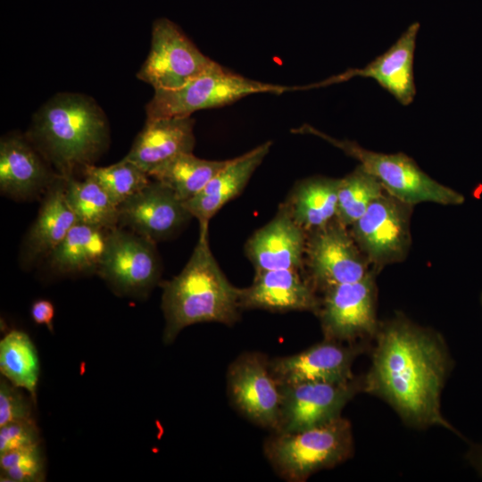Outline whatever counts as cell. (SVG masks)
Wrapping results in <instances>:
<instances>
[{"label": "cell", "instance_id": "cell-13", "mask_svg": "<svg viewBox=\"0 0 482 482\" xmlns=\"http://www.w3.org/2000/svg\"><path fill=\"white\" fill-rule=\"evenodd\" d=\"M227 386L230 402L242 415L258 426L276 430L281 386L266 355L248 352L238 356L228 369Z\"/></svg>", "mask_w": 482, "mask_h": 482}, {"label": "cell", "instance_id": "cell-19", "mask_svg": "<svg viewBox=\"0 0 482 482\" xmlns=\"http://www.w3.org/2000/svg\"><path fill=\"white\" fill-rule=\"evenodd\" d=\"M306 233L280 204L276 215L247 239L245 251L255 271L303 270Z\"/></svg>", "mask_w": 482, "mask_h": 482}, {"label": "cell", "instance_id": "cell-23", "mask_svg": "<svg viewBox=\"0 0 482 482\" xmlns=\"http://www.w3.org/2000/svg\"><path fill=\"white\" fill-rule=\"evenodd\" d=\"M111 230L78 221L46 258L50 269L66 276L96 274Z\"/></svg>", "mask_w": 482, "mask_h": 482}, {"label": "cell", "instance_id": "cell-20", "mask_svg": "<svg viewBox=\"0 0 482 482\" xmlns=\"http://www.w3.org/2000/svg\"><path fill=\"white\" fill-rule=\"evenodd\" d=\"M77 222L65 197V178L59 176L43 195L37 216L22 242V267L31 268L46 260Z\"/></svg>", "mask_w": 482, "mask_h": 482}, {"label": "cell", "instance_id": "cell-30", "mask_svg": "<svg viewBox=\"0 0 482 482\" xmlns=\"http://www.w3.org/2000/svg\"><path fill=\"white\" fill-rule=\"evenodd\" d=\"M46 461L39 445L0 454V480L4 482H42Z\"/></svg>", "mask_w": 482, "mask_h": 482}, {"label": "cell", "instance_id": "cell-1", "mask_svg": "<svg viewBox=\"0 0 482 482\" xmlns=\"http://www.w3.org/2000/svg\"><path fill=\"white\" fill-rule=\"evenodd\" d=\"M363 392L386 401L409 426H439L460 435L441 411L453 361L442 336L401 313L379 322Z\"/></svg>", "mask_w": 482, "mask_h": 482}, {"label": "cell", "instance_id": "cell-6", "mask_svg": "<svg viewBox=\"0 0 482 482\" xmlns=\"http://www.w3.org/2000/svg\"><path fill=\"white\" fill-rule=\"evenodd\" d=\"M292 87L268 84L233 73L216 62L174 90H154L145 105L146 120L191 116L195 112L230 104L257 93L282 94Z\"/></svg>", "mask_w": 482, "mask_h": 482}, {"label": "cell", "instance_id": "cell-29", "mask_svg": "<svg viewBox=\"0 0 482 482\" xmlns=\"http://www.w3.org/2000/svg\"><path fill=\"white\" fill-rule=\"evenodd\" d=\"M82 173L97 181L118 205L152 180L146 172L125 158L109 166L88 165Z\"/></svg>", "mask_w": 482, "mask_h": 482}, {"label": "cell", "instance_id": "cell-2", "mask_svg": "<svg viewBox=\"0 0 482 482\" xmlns=\"http://www.w3.org/2000/svg\"><path fill=\"white\" fill-rule=\"evenodd\" d=\"M62 177L94 164L107 148V118L90 96L59 93L34 114L26 135Z\"/></svg>", "mask_w": 482, "mask_h": 482}, {"label": "cell", "instance_id": "cell-14", "mask_svg": "<svg viewBox=\"0 0 482 482\" xmlns=\"http://www.w3.org/2000/svg\"><path fill=\"white\" fill-rule=\"evenodd\" d=\"M370 348L369 343L323 339L298 353L270 360V367L280 386L346 382L355 378L352 372L353 361Z\"/></svg>", "mask_w": 482, "mask_h": 482}, {"label": "cell", "instance_id": "cell-21", "mask_svg": "<svg viewBox=\"0 0 482 482\" xmlns=\"http://www.w3.org/2000/svg\"><path fill=\"white\" fill-rule=\"evenodd\" d=\"M194 125L191 116L146 120L124 158L149 175L172 158L193 153Z\"/></svg>", "mask_w": 482, "mask_h": 482}, {"label": "cell", "instance_id": "cell-31", "mask_svg": "<svg viewBox=\"0 0 482 482\" xmlns=\"http://www.w3.org/2000/svg\"><path fill=\"white\" fill-rule=\"evenodd\" d=\"M6 378L0 380V427L9 422L34 419L31 396Z\"/></svg>", "mask_w": 482, "mask_h": 482}, {"label": "cell", "instance_id": "cell-33", "mask_svg": "<svg viewBox=\"0 0 482 482\" xmlns=\"http://www.w3.org/2000/svg\"><path fill=\"white\" fill-rule=\"evenodd\" d=\"M30 314L35 323L45 325L51 332L54 331V306L50 301L36 300L31 305Z\"/></svg>", "mask_w": 482, "mask_h": 482}, {"label": "cell", "instance_id": "cell-25", "mask_svg": "<svg viewBox=\"0 0 482 482\" xmlns=\"http://www.w3.org/2000/svg\"><path fill=\"white\" fill-rule=\"evenodd\" d=\"M230 160L201 159L181 154L153 170L149 177L170 188L183 203L193 198Z\"/></svg>", "mask_w": 482, "mask_h": 482}, {"label": "cell", "instance_id": "cell-28", "mask_svg": "<svg viewBox=\"0 0 482 482\" xmlns=\"http://www.w3.org/2000/svg\"><path fill=\"white\" fill-rule=\"evenodd\" d=\"M384 191L379 181L358 165L340 179L336 219L350 228Z\"/></svg>", "mask_w": 482, "mask_h": 482}, {"label": "cell", "instance_id": "cell-34", "mask_svg": "<svg viewBox=\"0 0 482 482\" xmlns=\"http://www.w3.org/2000/svg\"><path fill=\"white\" fill-rule=\"evenodd\" d=\"M471 465L482 474V446H473L468 454Z\"/></svg>", "mask_w": 482, "mask_h": 482}, {"label": "cell", "instance_id": "cell-11", "mask_svg": "<svg viewBox=\"0 0 482 482\" xmlns=\"http://www.w3.org/2000/svg\"><path fill=\"white\" fill-rule=\"evenodd\" d=\"M214 62L177 24L159 18L153 24L150 51L137 77L154 90H174L201 75Z\"/></svg>", "mask_w": 482, "mask_h": 482}, {"label": "cell", "instance_id": "cell-24", "mask_svg": "<svg viewBox=\"0 0 482 482\" xmlns=\"http://www.w3.org/2000/svg\"><path fill=\"white\" fill-rule=\"evenodd\" d=\"M340 179L310 177L298 181L289 192L282 205L306 234L336 219Z\"/></svg>", "mask_w": 482, "mask_h": 482}, {"label": "cell", "instance_id": "cell-8", "mask_svg": "<svg viewBox=\"0 0 482 482\" xmlns=\"http://www.w3.org/2000/svg\"><path fill=\"white\" fill-rule=\"evenodd\" d=\"M413 206L385 190L349 228L372 269L378 271L407 257Z\"/></svg>", "mask_w": 482, "mask_h": 482}, {"label": "cell", "instance_id": "cell-26", "mask_svg": "<svg viewBox=\"0 0 482 482\" xmlns=\"http://www.w3.org/2000/svg\"><path fill=\"white\" fill-rule=\"evenodd\" d=\"M65 197L79 222L107 229L119 227V205L91 177L65 178Z\"/></svg>", "mask_w": 482, "mask_h": 482}, {"label": "cell", "instance_id": "cell-18", "mask_svg": "<svg viewBox=\"0 0 482 482\" xmlns=\"http://www.w3.org/2000/svg\"><path fill=\"white\" fill-rule=\"evenodd\" d=\"M419 29V22L411 23L386 52L365 67L350 69L310 87L339 83L354 77L370 78L401 104H411L416 95L413 63Z\"/></svg>", "mask_w": 482, "mask_h": 482}, {"label": "cell", "instance_id": "cell-35", "mask_svg": "<svg viewBox=\"0 0 482 482\" xmlns=\"http://www.w3.org/2000/svg\"><path fill=\"white\" fill-rule=\"evenodd\" d=\"M481 302H482V295H481Z\"/></svg>", "mask_w": 482, "mask_h": 482}, {"label": "cell", "instance_id": "cell-22", "mask_svg": "<svg viewBox=\"0 0 482 482\" xmlns=\"http://www.w3.org/2000/svg\"><path fill=\"white\" fill-rule=\"evenodd\" d=\"M268 141L234 159L220 170L193 198L184 202L199 227L209 226L210 220L229 201L244 190L255 170L268 154Z\"/></svg>", "mask_w": 482, "mask_h": 482}, {"label": "cell", "instance_id": "cell-16", "mask_svg": "<svg viewBox=\"0 0 482 482\" xmlns=\"http://www.w3.org/2000/svg\"><path fill=\"white\" fill-rule=\"evenodd\" d=\"M60 175L27 136L9 134L0 142V190L17 201L43 196Z\"/></svg>", "mask_w": 482, "mask_h": 482}, {"label": "cell", "instance_id": "cell-32", "mask_svg": "<svg viewBox=\"0 0 482 482\" xmlns=\"http://www.w3.org/2000/svg\"><path fill=\"white\" fill-rule=\"evenodd\" d=\"M40 444L35 419L9 422L0 427V454Z\"/></svg>", "mask_w": 482, "mask_h": 482}, {"label": "cell", "instance_id": "cell-4", "mask_svg": "<svg viewBox=\"0 0 482 482\" xmlns=\"http://www.w3.org/2000/svg\"><path fill=\"white\" fill-rule=\"evenodd\" d=\"M264 454L275 472L289 482H303L312 474L350 458L353 439L350 421L342 416L303 430L274 432L264 443Z\"/></svg>", "mask_w": 482, "mask_h": 482}, {"label": "cell", "instance_id": "cell-7", "mask_svg": "<svg viewBox=\"0 0 482 482\" xmlns=\"http://www.w3.org/2000/svg\"><path fill=\"white\" fill-rule=\"evenodd\" d=\"M377 270L360 280L325 290L317 316L324 339L344 343H373L377 319Z\"/></svg>", "mask_w": 482, "mask_h": 482}, {"label": "cell", "instance_id": "cell-3", "mask_svg": "<svg viewBox=\"0 0 482 482\" xmlns=\"http://www.w3.org/2000/svg\"><path fill=\"white\" fill-rule=\"evenodd\" d=\"M208 226L182 270L162 284L163 343L171 344L185 328L204 322L232 326L240 319V288L220 270L209 245Z\"/></svg>", "mask_w": 482, "mask_h": 482}, {"label": "cell", "instance_id": "cell-17", "mask_svg": "<svg viewBox=\"0 0 482 482\" xmlns=\"http://www.w3.org/2000/svg\"><path fill=\"white\" fill-rule=\"evenodd\" d=\"M240 307L273 312H311L317 314L320 297L303 270L255 271L252 284L240 288Z\"/></svg>", "mask_w": 482, "mask_h": 482}, {"label": "cell", "instance_id": "cell-10", "mask_svg": "<svg viewBox=\"0 0 482 482\" xmlns=\"http://www.w3.org/2000/svg\"><path fill=\"white\" fill-rule=\"evenodd\" d=\"M306 235L303 272L317 293L360 280L372 270L349 228L337 219Z\"/></svg>", "mask_w": 482, "mask_h": 482}, {"label": "cell", "instance_id": "cell-12", "mask_svg": "<svg viewBox=\"0 0 482 482\" xmlns=\"http://www.w3.org/2000/svg\"><path fill=\"white\" fill-rule=\"evenodd\" d=\"M280 386V413L274 432L291 433L340 417L346 403L363 392V378L340 383L303 382Z\"/></svg>", "mask_w": 482, "mask_h": 482}, {"label": "cell", "instance_id": "cell-15", "mask_svg": "<svg viewBox=\"0 0 482 482\" xmlns=\"http://www.w3.org/2000/svg\"><path fill=\"white\" fill-rule=\"evenodd\" d=\"M192 218L175 193L154 179L119 205V227L154 243L170 238Z\"/></svg>", "mask_w": 482, "mask_h": 482}, {"label": "cell", "instance_id": "cell-9", "mask_svg": "<svg viewBox=\"0 0 482 482\" xmlns=\"http://www.w3.org/2000/svg\"><path fill=\"white\" fill-rule=\"evenodd\" d=\"M96 274L120 296L146 298L162 275L156 243L127 229H112Z\"/></svg>", "mask_w": 482, "mask_h": 482}, {"label": "cell", "instance_id": "cell-27", "mask_svg": "<svg viewBox=\"0 0 482 482\" xmlns=\"http://www.w3.org/2000/svg\"><path fill=\"white\" fill-rule=\"evenodd\" d=\"M0 371L12 385L26 390L37 403L40 364L37 348L26 332L12 329L1 339Z\"/></svg>", "mask_w": 482, "mask_h": 482}, {"label": "cell", "instance_id": "cell-5", "mask_svg": "<svg viewBox=\"0 0 482 482\" xmlns=\"http://www.w3.org/2000/svg\"><path fill=\"white\" fill-rule=\"evenodd\" d=\"M296 131L321 137L354 158L386 192L405 203L412 205L423 202L458 205L464 202L461 193L432 179L413 159L403 153L384 154L368 150L354 141L334 138L309 125Z\"/></svg>", "mask_w": 482, "mask_h": 482}]
</instances>
